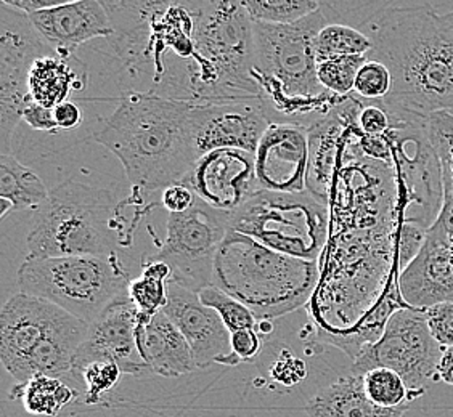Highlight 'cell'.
Here are the masks:
<instances>
[{"label":"cell","mask_w":453,"mask_h":417,"mask_svg":"<svg viewBox=\"0 0 453 417\" xmlns=\"http://www.w3.org/2000/svg\"><path fill=\"white\" fill-rule=\"evenodd\" d=\"M368 60L391 72L389 95L372 102L393 118L453 113V27L431 5L391 7L368 27Z\"/></svg>","instance_id":"1"},{"label":"cell","mask_w":453,"mask_h":417,"mask_svg":"<svg viewBox=\"0 0 453 417\" xmlns=\"http://www.w3.org/2000/svg\"><path fill=\"white\" fill-rule=\"evenodd\" d=\"M192 104L126 92L113 116L92 133L121 161L135 193L183 185L198 161L188 133Z\"/></svg>","instance_id":"2"},{"label":"cell","mask_w":453,"mask_h":417,"mask_svg":"<svg viewBox=\"0 0 453 417\" xmlns=\"http://www.w3.org/2000/svg\"><path fill=\"white\" fill-rule=\"evenodd\" d=\"M326 25L322 9L296 25L254 23L253 78L271 124L309 129L346 98L333 95L317 76L315 37Z\"/></svg>","instance_id":"3"},{"label":"cell","mask_w":453,"mask_h":417,"mask_svg":"<svg viewBox=\"0 0 453 417\" xmlns=\"http://www.w3.org/2000/svg\"><path fill=\"white\" fill-rule=\"evenodd\" d=\"M319 279V261L275 253L230 230L216 257L212 286L246 305L257 322H273L304 307Z\"/></svg>","instance_id":"4"},{"label":"cell","mask_w":453,"mask_h":417,"mask_svg":"<svg viewBox=\"0 0 453 417\" xmlns=\"http://www.w3.org/2000/svg\"><path fill=\"white\" fill-rule=\"evenodd\" d=\"M193 104L261 98L253 78L254 23L242 0L196 2Z\"/></svg>","instance_id":"5"},{"label":"cell","mask_w":453,"mask_h":417,"mask_svg":"<svg viewBox=\"0 0 453 417\" xmlns=\"http://www.w3.org/2000/svg\"><path fill=\"white\" fill-rule=\"evenodd\" d=\"M122 202L108 190L66 180L55 186L39 208L27 244L29 257L108 255L129 246L132 236L122 230Z\"/></svg>","instance_id":"6"},{"label":"cell","mask_w":453,"mask_h":417,"mask_svg":"<svg viewBox=\"0 0 453 417\" xmlns=\"http://www.w3.org/2000/svg\"><path fill=\"white\" fill-rule=\"evenodd\" d=\"M129 273L118 254L27 257L18 269L19 292L44 299L88 326L129 292Z\"/></svg>","instance_id":"7"},{"label":"cell","mask_w":453,"mask_h":417,"mask_svg":"<svg viewBox=\"0 0 453 417\" xmlns=\"http://www.w3.org/2000/svg\"><path fill=\"white\" fill-rule=\"evenodd\" d=\"M230 230L272 251L319 261L330 233V202L314 193H256L230 214Z\"/></svg>","instance_id":"8"},{"label":"cell","mask_w":453,"mask_h":417,"mask_svg":"<svg viewBox=\"0 0 453 417\" xmlns=\"http://www.w3.org/2000/svg\"><path fill=\"white\" fill-rule=\"evenodd\" d=\"M427 132L441 161L444 198L421 253L399 277L403 302L418 310L453 300V113L433 114Z\"/></svg>","instance_id":"9"},{"label":"cell","mask_w":453,"mask_h":417,"mask_svg":"<svg viewBox=\"0 0 453 417\" xmlns=\"http://www.w3.org/2000/svg\"><path fill=\"white\" fill-rule=\"evenodd\" d=\"M442 350L427 328L425 310L402 307L389 318L383 337L364 348L350 374H364L386 368L399 374L410 391V401L426 393L429 383H437V365Z\"/></svg>","instance_id":"10"},{"label":"cell","mask_w":453,"mask_h":417,"mask_svg":"<svg viewBox=\"0 0 453 417\" xmlns=\"http://www.w3.org/2000/svg\"><path fill=\"white\" fill-rule=\"evenodd\" d=\"M166 241L155 259L171 267V279L177 286L200 294L212 286L219 249L230 231V214L210 208L198 198L183 214H169Z\"/></svg>","instance_id":"11"},{"label":"cell","mask_w":453,"mask_h":417,"mask_svg":"<svg viewBox=\"0 0 453 417\" xmlns=\"http://www.w3.org/2000/svg\"><path fill=\"white\" fill-rule=\"evenodd\" d=\"M23 11L0 0V141L2 155H10V140L23 121L31 100L29 72L35 60L55 55Z\"/></svg>","instance_id":"12"},{"label":"cell","mask_w":453,"mask_h":417,"mask_svg":"<svg viewBox=\"0 0 453 417\" xmlns=\"http://www.w3.org/2000/svg\"><path fill=\"white\" fill-rule=\"evenodd\" d=\"M269 125L261 98L192 104L188 114V133L198 159L216 149L256 155Z\"/></svg>","instance_id":"13"},{"label":"cell","mask_w":453,"mask_h":417,"mask_svg":"<svg viewBox=\"0 0 453 417\" xmlns=\"http://www.w3.org/2000/svg\"><path fill=\"white\" fill-rule=\"evenodd\" d=\"M137 322L139 308L127 292L108 305L96 322L88 326V339L78 350L71 375V387L79 391L81 398L82 389L79 374L94 361H114L121 366L122 373L135 377L150 373L149 366L142 361L137 350Z\"/></svg>","instance_id":"14"},{"label":"cell","mask_w":453,"mask_h":417,"mask_svg":"<svg viewBox=\"0 0 453 417\" xmlns=\"http://www.w3.org/2000/svg\"><path fill=\"white\" fill-rule=\"evenodd\" d=\"M183 185L210 208L226 214H234L261 192L256 180V156L243 149H216L201 156Z\"/></svg>","instance_id":"15"},{"label":"cell","mask_w":453,"mask_h":417,"mask_svg":"<svg viewBox=\"0 0 453 417\" xmlns=\"http://www.w3.org/2000/svg\"><path fill=\"white\" fill-rule=\"evenodd\" d=\"M163 312L188 342L198 369H206L216 363L222 366L242 363L232 352V332L218 313L201 302L198 294L167 283V304Z\"/></svg>","instance_id":"16"},{"label":"cell","mask_w":453,"mask_h":417,"mask_svg":"<svg viewBox=\"0 0 453 417\" xmlns=\"http://www.w3.org/2000/svg\"><path fill=\"white\" fill-rule=\"evenodd\" d=\"M256 180L261 190L307 192L309 129L299 124H271L256 151Z\"/></svg>","instance_id":"17"},{"label":"cell","mask_w":453,"mask_h":417,"mask_svg":"<svg viewBox=\"0 0 453 417\" xmlns=\"http://www.w3.org/2000/svg\"><path fill=\"white\" fill-rule=\"evenodd\" d=\"M60 307L44 299L18 292L0 313V360L10 375L21 383L27 358L44 339Z\"/></svg>","instance_id":"18"},{"label":"cell","mask_w":453,"mask_h":417,"mask_svg":"<svg viewBox=\"0 0 453 417\" xmlns=\"http://www.w3.org/2000/svg\"><path fill=\"white\" fill-rule=\"evenodd\" d=\"M29 21L45 44L65 57L74 55L79 45L92 39L113 35L111 19L98 0H68L60 7L29 15Z\"/></svg>","instance_id":"19"},{"label":"cell","mask_w":453,"mask_h":417,"mask_svg":"<svg viewBox=\"0 0 453 417\" xmlns=\"http://www.w3.org/2000/svg\"><path fill=\"white\" fill-rule=\"evenodd\" d=\"M135 340L140 358L149 366L150 373L180 377L198 369L188 342L165 312L155 316L139 312Z\"/></svg>","instance_id":"20"},{"label":"cell","mask_w":453,"mask_h":417,"mask_svg":"<svg viewBox=\"0 0 453 417\" xmlns=\"http://www.w3.org/2000/svg\"><path fill=\"white\" fill-rule=\"evenodd\" d=\"M409 406L384 409L366 397L364 375L349 374L328 383L305 403L311 417H403Z\"/></svg>","instance_id":"21"},{"label":"cell","mask_w":453,"mask_h":417,"mask_svg":"<svg viewBox=\"0 0 453 417\" xmlns=\"http://www.w3.org/2000/svg\"><path fill=\"white\" fill-rule=\"evenodd\" d=\"M74 55H47L35 61L29 72V95L35 103L49 110L70 100L74 92H82L88 86V70Z\"/></svg>","instance_id":"22"},{"label":"cell","mask_w":453,"mask_h":417,"mask_svg":"<svg viewBox=\"0 0 453 417\" xmlns=\"http://www.w3.org/2000/svg\"><path fill=\"white\" fill-rule=\"evenodd\" d=\"M50 190L33 169L12 155L0 156V200H7L13 210H31L44 206Z\"/></svg>","instance_id":"23"},{"label":"cell","mask_w":453,"mask_h":417,"mask_svg":"<svg viewBox=\"0 0 453 417\" xmlns=\"http://www.w3.org/2000/svg\"><path fill=\"white\" fill-rule=\"evenodd\" d=\"M10 397L12 400L21 398L23 406L33 416L55 417L81 395L63 379L37 375L27 383L13 385Z\"/></svg>","instance_id":"24"},{"label":"cell","mask_w":453,"mask_h":417,"mask_svg":"<svg viewBox=\"0 0 453 417\" xmlns=\"http://www.w3.org/2000/svg\"><path fill=\"white\" fill-rule=\"evenodd\" d=\"M171 273V267L155 257L143 261L142 275L139 278L131 279L129 284V296L142 315L155 316L165 310Z\"/></svg>","instance_id":"25"},{"label":"cell","mask_w":453,"mask_h":417,"mask_svg":"<svg viewBox=\"0 0 453 417\" xmlns=\"http://www.w3.org/2000/svg\"><path fill=\"white\" fill-rule=\"evenodd\" d=\"M372 39L356 27L346 25H326L315 37L314 52L317 64L342 57H368Z\"/></svg>","instance_id":"26"},{"label":"cell","mask_w":453,"mask_h":417,"mask_svg":"<svg viewBox=\"0 0 453 417\" xmlns=\"http://www.w3.org/2000/svg\"><path fill=\"white\" fill-rule=\"evenodd\" d=\"M253 23L265 25H296L304 18L311 17L322 9L320 2L315 0H242Z\"/></svg>","instance_id":"27"},{"label":"cell","mask_w":453,"mask_h":417,"mask_svg":"<svg viewBox=\"0 0 453 417\" xmlns=\"http://www.w3.org/2000/svg\"><path fill=\"white\" fill-rule=\"evenodd\" d=\"M364 387L366 397L380 408H402L407 406V401H410V391L403 379L386 368H378L364 374Z\"/></svg>","instance_id":"28"},{"label":"cell","mask_w":453,"mask_h":417,"mask_svg":"<svg viewBox=\"0 0 453 417\" xmlns=\"http://www.w3.org/2000/svg\"><path fill=\"white\" fill-rule=\"evenodd\" d=\"M198 296L203 304L218 313L230 332L257 328V320L253 312L222 289L216 286L204 287Z\"/></svg>","instance_id":"29"},{"label":"cell","mask_w":453,"mask_h":417,"mask_svg":"<svg viewBox=\"0 0 453 417\" xmlns=\"http://www.w3.org/2000/svg\"><path fill=\"white\" fill-rule=\"evenodd\" d=\"M368 57H342L317 64V76L323 87L333 95L349 96L354 94L358 71Z\"/></svg>","instance_id":"30"},{"label":"cell","mask_w":453,"mask_h":417,"mask_svg":"<svg viewBox=\"0 0 453 417\" xmlns=\"http://www.w3.org/2000/svg\"><path fill=\"white\" fill-rule=\"evenodd\" d=\"M121 366L114 361H94L86 366L79 374V383L82 389V398L88 405L104 403L106 393L113 390L119 383L122 375Z\"/></svg>","instance_id":"31"},{"label":"cell","mask_w":453,"mask_h":417,"mask_svg":"<svg viewBox=\"0 0 453 417\" xmlns=\"http://www.w3.org/2000/svg\"><path fill=\"white\" fill-rule=\"evenodd\" d=\"M393 86L391 72L380 61L368 60L358 71L354 94L366 102H378L389 95Z\"/></svg>","instance_id":"32"},{"label":"cell","mask_w":453,"mask_h":417,"mask_svg":"<svg viewBox=\"0 0 453 417\" xmlns=\"http://www.w3.org/2000/svg\"><path fill=\"white\" fill-rule=\"evenodd\" d=\"M427 228L417 224H402L397 238V269L399 277L407 269L410 263L418 257L426 239Z\"/></svg>","instance_id":"33"},{"label":"cell","mask_w":453,"mask_h":417,"mask_svg":"<svg viewBox=\"0 0 453 417\" xmlns=\"http://www.w3.org/2000/svg\"><path fill=\"white\" fill-rule=\"evenodd\" d=\"M427 328L441 347H453V300L425 310Z\"/></svg>","instance_id":"34"},{"label":"cell","mask_w":453,"mask_h":417,"mask_svg":"<svg viewBox=\"0 0 453 417\" xmlns=\"http://www.w3.org/2000/svg\"><path fill=\"white\" fill-rule=\"evenodd\" d=\"M262 337L257 330H242L232 332V352L242 363H253L262 352Z\"/></svg>","instance_id":"35"},{"label":"cell","mask_w":453,"mask_h":417,"mask_svg":"<svg viewBox=\"0 0 453 417\" xmlns=\"http://www.w3.org/2000/svg\"><path fill=\"white\" fill-rule=\"evenodd\" d=\"M358 127L365 135H384L391 129L389 116L378 104H364L358 116Z\"/></svg>","instance_id":"36"},{"label":"cell","mask_w":453,"mask_h":417,"mask_svg":"<svg viewBox=\"0 0 453 417\" xmlns=\"http://www.w3.org/2000/svg\"><path fill=\"white\" fill-rule=\"evenodd\" d=\"M198 196L187 186V185H173L167 186L161 194L163 206L169 210V214H183L195 206Z\"/></svg>","instance_id":"37"},{"label":"cell","mask_w":453,"mask_h":417,"mask_svg":"<svg viewBox=\"0 0 453 417\" xmlns=\"http://www.w3.org/2000/svg\"><path fill=\"white\" fill-rule=\"evenodd\" d=\"M23 121L27 122L29 127H33L35 131L42 132H57L58 125L55 122L53 110L45 108L42 104L35 103L33 98L27 104L25 111H23Z\"/></svg>","instance_id":"38"},{"label":"cell","mask_w":453,"mask_h":417,"mask_svg":"<svg viewBox=\"0 0 453 417\" xmlns=\"http://www.w3.org/2000/svg\"><path fill=\"white\" fill-rule=\"evenodd\" d=\"M272 377L279 383L293 387L305 377L304 363L299 361L297 358H288L285 361L283 358H280L279 363L272 369Z\"/></svg>","instance_id":"39"},{"label":"cell","mask_w":453,"mask_h":417,"mask_svg":"<svg viewBox=\"0 0 453 417\" xmlns=\"http://www.w3.org/2000/svg\"><path fill=\"white\" fill-rule=\"evenodd\" d=\"M53 116H55L57 125H58V131H73L82 122V111H81L79 104L74 103L73 100L58 104L53 110Z\"/></svg>","instance_id":"40"},{"label":"cell","mask_w":453,"mask_h":417,"mask_svg":"<svg viewBox=\"0 0 453 417\" xmlns=\"http://www.w3.org/2000/svg\"><path fill=\"white\" fill-rule=\"evenodd\" d=\"M4 4H7L12 9L23 11L29 15H35L37 11H44V10L55 9L60 7L68 0H2Z\"/></svg>","instance_id":"41"},{"label":"cell","mask_w":453,"mask_h":417,"mask_svg":"<svg viewBox=\"0 0 453 417\" xmlns=\"http://www.w3.org/2000/svg\"><path fill=\"white\" fill-rule=\"evenodd\" d=\"M437 377L447 385H453V347L442 350V357L437 365Z\"/></svg>","instance_id":"42"},{"label":"cell","mask_w":453,"mask_h":417,"mask_svg":"<svg viewBox=\"0 0 453 417\" xmlns=\"http://www.w3.org/2000/svg\"><path fill=\"white\" fill-rule=\"evenodd\" d=\"M256 330H259L262 337H265V336L272 334L273 324H272V322H257V328Z\"/></svg>","instance_id":"43"},{"label":"cell","mask_w":453,"mask_h":417,"mask_svg":"<svg viewBox=\"0 0 453 417\" xmlns=\"http://www.w3.org/2000/svg\"><path fill=\"white\" fill-rule=\"evenodd\" d=\"M10 210L13 212V208H12V204H10L9 201L0 200V218H2V220L5 218V216L9 214Z\"/></svg>","instance_id":"44"},{"label":"cell","mask_w":453,"mask_h":417,"mask_svg":"<svg viewBox=\"0 0 453 417\" xmlns=\"http://www.w3.org/2000/svg\"><path fill=\"white\" fill-rule=\"evenodd\" d=\"M444 18L445 21L453 27V10L452 11H449V13H445Z\"/></svg>","instance_id":"45"}]
</instances>
